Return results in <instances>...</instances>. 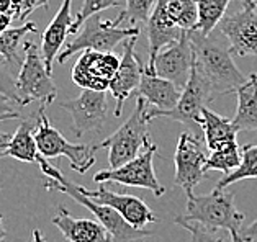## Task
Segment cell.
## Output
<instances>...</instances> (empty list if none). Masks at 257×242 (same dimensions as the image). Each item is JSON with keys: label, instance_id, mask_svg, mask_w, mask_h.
<instances>
[{"label": "cell", "instance_id": "obj_11", "mask_svg": "<svg viewBox=\"0 0 257 242\" xmlns=\"http://www.w3.org/2000/svg\"><path fill=\"white\" fill-rule=\"evenodd\" d=\"M120 61L113 53L82 51L72 67V82L84 90L105 92L110 89L115 74L120 67Z\"/></svg>", "mask_w": 257, "mask_h": 242}, {"label": "cell", "instance_id": "obj_20", "mask_svg": "<svg viewBox=\"0 0 257 242\" xmlns=\"http://www.w3.org/2000/svg\"><path fill=\"white\" fill-rule=\"evenodd\" d=\"M182 90L171 80L159 77L146 66L143 72L141 84L136 90V97H141L156 110L169 111L177 107Z\"/></svg>", "mask_w": 257, "mask_h": 242}, {"label": "cell", "instance_id": "obj_29", "mask_svg": "<svg viewBox=\"0 0 257 242\" xmlns=\"http://www.w3.org/2000/svg\"><path fill=\"white\" fill-rule=\"evenodd\" d=\"M247 178H257V146L254 144H246L242 147V164L239 169L231 172L229 175H224L215 188L224 190L229 185Z\"/></svg>", "mask_w": 257, "mask_h": 242}, {"label": "cell", "instance_id": "obj_23", "mask_svg": "<svg viewBox=\"0 0 257 242\" xmlns=\"http://www.w3.org/2000/svg\"><path fill=\"white\" fill-rule=\"evenodd\" d=\"M36 131V118L23 120L18 125L15 134L12 136L7 149H5V156L14 157L20 162H36L38 160V146L35 139Z\"/></svg>", "mask_w": 257, "mask_h": 242}, {"label": "cell", "instance_id": "obj_21", "mask_svg": "<svg viewBox=\"0 0 257 242\" xmlns=\"http://www.w3.org/2000/svg\"><path fill=\"white\" fill-rule=\"evenodd\" d=\"M200 128L203 131V138L210 152L234 144L237 133H239L233 120H228V118L211 111L210 108H203L202 118H200Z\"/></svg>", "mask_w": 257, "mask_h": 242}, {"label": "cell", "instance_id": "obj_6", "mask_svg": "<svg viewBox=\"0 0 257 242\" xmlns=\"http://www.w3.org/2000/svg\"><path fill=\"white\" fill-rule=\"evenodd\" d=\"M46 107H40L36 113V131L35 139L38 146L40 156L45 159H56V157H66L71 162V169L77 173H85L90 167L95 164V151L97 144H72L69 142L59 129H56L49 123L48 116L45 113Z\"/></svg>", "mask_w": 257, "mask_h": 242}, {"label": "cell", "instance_id": "obj_40", "mask_svg": "<svg viewBox=\"0 0 257 242\" xmlns=\"http://www.w3.org/2000/svg\"><path fill=\"white\" fill-rule=\"evenodd\" d=\"M7 239V229L4 227V214L0 213V242H5Z\"/></svg>", "mask_w": 257, "mask_h": 242}, {"label": "cell", "instance_id": "obj_8", "mask_svg": "<svg viewBox=\"0 0 257 242\" xmlns=\"http://www.w3.org/2000/svg\"><path fill=\"white\" fill-rule=\"evenodd\" d=\"M216 98L215 90H213L211 84L205 79V76L200 72L195 64H193L192 76L187 82L185 89L182 90L180 100L177 107L169 111L148 108V120L153 121L156 118H169V120L184 123L187 126H198L200 128V118H202V111L206 108V105Z\"/></svg>", "mask_w": 257, "mask_h": 242}, {"label": "cell", "instance_id": "obj_12", "mask_svg": "<svg viewBox=\"0 0 257 242\" xmlns=\"http://www.w3.org/2000/svg\"><path fill=\"white\" fill-rule=\"evenodd\" d=\"M206 159L208 156L197 136L182 133L174 154V164L175 183L185 190V195L192 193L193 188L206 178Z\"/></svg>", "mask_w": 257, "mask_h": 242}, {"label": "cell", "instance_id": "obj_34", "mask_svg": "<svg viewBox=\"0 0 257 242\" xmlns=\"http://www.w3.org/2000/svg\"><path fill=\"white\" fill-rule=\"evenodd\" d=\"M14 103H15L14 100H10L7 95H4L2 92H0V123L20 118V113L14 108Z\"/></svg>", "mask_w": 257, "mask_h": 242}, {"label": "cell", "instance_id": "obj_27", "mask_svg": "<svg viewBox=\"0 0 257 242\" xmlns=\"http://www.w3.org/2000/svg\"><path fill=\"white\" fill-rule=\"evenodd\" d=\"M167 14L177 28L192 32L198 22V4L197 0H169Z\"/></svg>", "mask_w": 257, "mask_h": 242}, {"label": "cell", "instance_id": "obj_26", "mask_svg": "<svg viewBox=\"0 0 257 242\" xmlns=\"http://www.w3.org/2000/svg\"><path fill=\"white\" fill-rule=\"evenodd\" d=\"M242 164V147L237 146V142L229 146H224L216 151H211L208 159H206L205 170L211 172H221L223 177L229 175L231 172H234L239 169V165Z\"/></svg>", "mask_w": 257, "mask_h": 242}, {"label": "cell", "instance_id": "obj_24", "mask_svg": "<svg viewBox=\"0 0 257 242\" xmlns=\"http://www.w3.org/2000/svg\"><path fill=\"white\" fill-rule=\"evenodd\" d=\"M30 33H36V23L27 22L18 28H9L0 32V58L10 67L20 66L18 61V46Z\"/></svg>", "mask_w": 257, "mask_h": 242}, {"label": "cell", "instance_id": "obj_41", "mask_svg": "<svg viewBox=\"0 0 257 242\" xmlns=\"http://www.w3.org/2000/svg\"><path fill=\"white\" fill-rule=\"evenodd\" d=\"M254 2H257V0H254Z\"/></svg>", "mask_w": 257, "mask_h": 242}, {"label": "cell", "instance_id": "obj_2", "mask_svg": "<svg viewBox=\"0 0 257 242\" xmlns=\"http://www.w3.org/2000/svg\"><path fill=\"white\" fill-rule=\"evenodd\" d=\"M190 41L195 54V67L211 84L216 97L236 92L237 87L247 80L237 69L229 48L218 43L215 36L190 32Z\"/></svg>", "mask_w": 257, "mask_h": 242}, {"label": "cell", "instance_id": "obj_28", "mask_svg": "<svg viewBox=\"0 0 257 242\" xmlns=\"http://www.w3.org/2000/svg\"><path fill=\"white\" fill-rule=\"evenodd\" d=\"M175 224L182 226L190 232V235H192L190 242H237L228 229L210 227V226L200 224V222H195V221H187L182 218V216H177V218H175Z\"/></svg>", "mask_w": 257, "mask_h": 242}, {"label": "cell", "instance_id": "obj_13", "mask_svg": "<svg viewBox=\"0 0 257 242\" xmlns=\"http://www.w3.org/2000/svg\"><path fill=\"white\" fill-rule=\"evenodd\" d=\"M193 64H195V54H193L190 41V32H185L179 41L162 49L154 59L153 67L149 69L154 71L159 77L174 82L180 90H184L192 76Z\"/></svg>", "mask_w": 257, "mask_h": 242}, {"label": "cell", "instance_id": "obj_19", "mask_svg": "<svg viewBox=\"0 0 257 242\" xmlns=\"http://www.w3.org/2000/svg\"><path fill=\"white\" fill-rule=\"evenodd\" d=\"M51 221L69 242H113L110 232L100 221L74 218L62 206Z\"/></svg>", "mask_w": 257, "mask_h": 242}, {"label": "cell", "instance_id": "obj_17", "mask_svg": "<svg viewBox=\"0 0 257 242\" xmlns=\"http://www.w3.org/2000/svg\"><path fill=\"white\" fill-rule=\"evenodd\" d=\"M167 2L169 0H156L153 14L146 23V33L149 41V61L148 67H153L154 59L164 48L174 45L175 41L182 38L185 32L177 28L172 23L171 17L167 14Z\"/></svg>", "mask_w": 257, "mask_h": 242}, {"label": "cell", "instance_id": "obj_31", "mask_svg": "<svg viewBox=\"0 0 257 242\" xmlns=\"http://www.w3.org/2000/svg\"><path fill=\"white\" fill-rule=\"evenodd\" d=\"M120 2L118 0H84L82 9L77 12V15L74 17V25H72V33H76L80 30V27L89 20L90 17L98 15L100 12L106 9L118 7Z\"/></svg>", "mask_w": 257, "mask_h": 242}, {"label": "cell", "instance_id": "obj_38", "mask_svg": "<svg viewBox=\"0 0 257 242\" xmlns=\"http://www.w3.org/2000/svg\"><path fill=\"white\" fill-rule=\"evenodd\" d=\"M12 20H14L12 17L0 15V32H5V30H9V25L12 23Z\"/></svg>", "mask_w": 257, "mask_h": 242}, {"label": "cell", "instance_id": "obj_1", "mask_svg": "<svg viewBox=\"0 0 257 242\" xmlns=\"http://www.w3.org/2000/svg\"><path fill=\"white\" fill-rule=\"evenodd\" d=\"M36 162H38L41 172L48 177V180L45 182V188L51 191H61V193L71 196L72 200H76L79 204H82L84 208L89 209L97 218V221H100L106 227V231L110 232L113 242H143V239H146L153 234L151 231H148V229H138L135 226H131L130 222L111 206L100 204L95 200H92V198L85 196L82 191H80L79 185L66 178L64 173H62L58 167H54L48 162V159L38 156Z\"/></svg>", "mask_w": 257, "mask_h": 242}, {"label": "cell", "instance_id": "obj_5", "mask_svg": "<svg viewBox=\"0 0 257 242\" xmlns=\"http://www.w3.org/2000/svg\"><path fill=\"white\" fill-rule=\"evenodd\" d=\"M17 95L20 108L33 102H38L40 107H48L58 97V89L46 69L41 48L30 40L23 43V61L17 74Z\"/></svg>", "mask_w": 257, "mask_h": 242}, {"label": "cell", "instance_id": "obj_22", "mask_svg": "<svg viewBox=\"0 0 257 242\" xmlns=\"http://www.w3.org/2000/svg\"><path fill=\"white\" fill-rule=\"evenodd\" d=\"M237 95V110L234 126L237 131H255L257 129V72L250 74L247 80L234 92Z\"/></svg>", "mask_w": 257, "mask_h": 242}, {"label": "cell", "instance_id": "obj_39", "mask_svg": "<svg viewBox=\"0 0 257 242\" xmlns=\"http://www.w3.org/2000/svg\"><path fill=\"white\" fill-rule=\"evenodd\" d=\"M31 242H46L40 229H33V232H31Z\"/></svg>", "mask_w": 257, "mask_h": 242}, {"label": "cell", "instance_id": "obj_9", "mask_svg": "<svg viewBox=\"0 0 257 242\" xmlns=\"http://www.w3.org/2000/svg\"><path fill=\"white\" fill-rule=\"evenodd\" d=\"M158 152V146L151 142L148 149L140 154L133 160H130L124 165L118 169H108L100 170L93 175L95 183H105V182H115L124 185V187H136V188H146L151 190L156 196H162L166 193V188L159 183L158 177L154 173L153 159L154 154Z\"/></svg>", "mask_w": 257, "mask_h": 242}, {"label": "cell", "instance_id": "obj_32", "mask_svg": "<svg viewBox=\"0 0 257 242\" xmlns=\"http://www.w3.org/2000/svg\"><path fill=\"white\" fill-rule=\"evenodd\" d=\"M0 92L18 105L17 79L14 77V74H12V67L5 63L2 58H0Z\"/></svg>", "mask_w": 257, "mask_h": 242}, {"label": "cell", "instance_id": "obj_36", "mask_svg": "<svg viewBox=\"0 0 257 242\" xmlns=\"http://www.w3.org/2000/svg\"><path fill=\"white\" fill-rule=\"evenodd\" d=\"M241 242H252L257 240V219L254 222H250L247 227H242L241 235H239Z\"/></svg>", "mask_w": 257, "mask_h": 242}, {"label": "cell", "instance_id": "obj_4", "mask_svg": "<svg viewBox=\"0 0 257 242\" xmlns=\"http://www.w3.org/2000/svg\"><path fill=\"white\" fill-rule=\"evenodd\" d=\"M148 103L144 98L136 97V107L133 113L113 134L98 142V149H108L110 169H118L141 154V149H148L151 138L148 134Z\"/></svg>", "mask_w": 257, "mask_h": 242}, {"label": "cell", "instance_id": "obj_14", "mask_svg": "<svg viewBox=\"0 0 257 242\" xmlns=\"http://www.w3.org/2000/svg\"><path fill=\"white\" fill-rule=\"evenodd\" d=\"M61 108L71 113L72 129L77 138L89 131L100 133L105 126L106 115H108L106 94L95 90H84L77 98L62 102Z\"/></svg>", "mask_w": 257, "mask_h": 242}, {"label": "cell", "instance_id": "obj_30", "mask_svg": "<svg viewBox=\"0 0 257 242\" xmlns=\"http://www.w3.org/2000/svg\"><path fill=\"white\" fill-rule=\"evenodd\" d=\"M156 0H126L124 9L120 15L115 18V23L120 27L123 22H128L130 27H140L143 23H148L149 17L153 14Z\"/></svg>", "mask_w": 257, "mask_h": 242}, {"label": "cell", "instance_id": "obj_37", "mask_svg": "<svg viewBox=\"0 0 257 242\" xmlns=\"http://www.w3.org/2000/svg\"><path fill=\"white\" fill-rule=\"evenodd\" d=\"M10 139H12V136H9L7 133L0 131V159L5 157V149H7Z\"/></svg>", "mask_w": 257, "mask_h": 242}, {"label": "cell", "instance_id": "obj_25", "mask_svg": "<svg viewBox=\"0 0 257 242\" xmlns=\"http://www.w3.org/2000/svg\"><path fill=\"white\" fill-rule=\"evenodd\" d=\"M231 0H197L198 22L192 32H198L210 36L226 15V9Z\"/></svg>", "mask_w": 257, "mask_h": 242}, {"label": "cell", "instance_id": "obj_18", "mask_svg": "<svg viewBox=\"0 0 257 242\" xmlns=\"http://www.w3.org/2000/svg\"><path fill=\"white\" fill-rule=\"evenodd\" d=\"M71 5L72 0H62L58 14L41 35V54L49 74L53 72V64L61 53V48L66 46L67 35H72L74 17L71 14Z\"/></svg>", "mask_w": 257, "mask_h": 242}, {"label": "cell", "instance_id": "obj_15", "mask_svg": "<svg viewBox=\"0 0 257 242\" xmlns=\"http://www.w3.org/2000/svg\"><path fill=\"white\" fill-rule=\"evenodd\" d=\"M138 36H133L124 41L123 45V58L120 61V67L115 74L113 80L110 84V94L115 98V116H121L123 111V105L128 98L136 94L138 87L141 84L143 79V72H144V66L141 63V59L136 56L135 46H136Z\"/></svg>", "mask_w": 257, "mask_h": 242}, {"label": "cell", "instance_id": "obj_7", "mask_svg": "<svg viewBox=\"0 0 257 242\" xmlns=\"http://www.w3.org/2000/svg\"><path fill=\"white\" fill-rule=\"evenodd\" d=\"M140 27L121 28L115 23V20H102L98 15H93L80 27V32L76 35V38L66 43L64 49L59 53L56 61L59 64H64L76 53L87 51V49L111 53V49L120 45L121 41L140 36Z\"/></svg>", "mask_w": 257, "mask_h": 242}, {"label": "cell", "instance_id": "obj_33", "mask_svg": "<svg viewBox=\"0 0 257 242\" xmlns=\"http://www.w3.org/2000/svg\"><path fill=\"white\" fill-rule=\"evenodd\" d=\"M15 4L18 9L17 20H25V18H27L30 14H33L36 9H41V7L48 9L49 0H15Z\"/></svg>", "mask_w": 257, "mask_h": 242}, {"label": "cell", "instance_id": "obj_10", "mask_svg": "<svg viewBox=\"0 0 257 242\" xmlns=\"http://www.w3.org/2000/svg\"><path fill=\"white\" fill-rule=\"evenodd\" d=\"M218 27L234 58L257 56V2L244 0L242 7L224 15Z\"/></svg>", "mask_w": 257, "mask_h": 242}, {"label": "cell", "instance_id": "obj_3", "mask_svg": "<svg viewBox=\"0 0 257 242\" xmlns=\"http://www.w3.org/2000/svg\"><path fill=\"white\" fill-rule=\"evenodd\" d=\"M187 221H195L200 224L228 229L233 237L239 240L242 231L244 213L234 206V193L215 188L208 195L187 193V213L182 216Z\"/></svg>", "mask_w": 257, "mask_h": 242}, {"label": "cell", "instance_id": "obj_16", "mask_svg": "<svg viewBox=\"0 0 257 242\" xmlns=\"http://www.w3.org/2000/svg\"><path fill=\"white\" fill-rule=\"evenodd\" d=\"M79 188L85 196L92 198V200H95L97 203L106 204V206H111L113 209H116L131 226H135L138 229H144L148 224L158 221V216L153 213L151 208L138 196L110 191V190H106L103 185H100L97 190H87L82 185H79Z\"/></svg>", "mask_w": 257, "mask_h": 242}, {"label": "cell", "instance_id": "obj_35", "mask_svg": "<svg viewBox=\"0 0 257 242\" xmlns=\"http://www.w3.org/2000/svg\"><path fill=\"white\" fill-rule=\"evenodd\" d=\"M0 15H7L14 18V20H17L18 9H17L15 0H0Z\"/></svg>", "mask_w": 257, "mask_h": 242}]
</instances>
